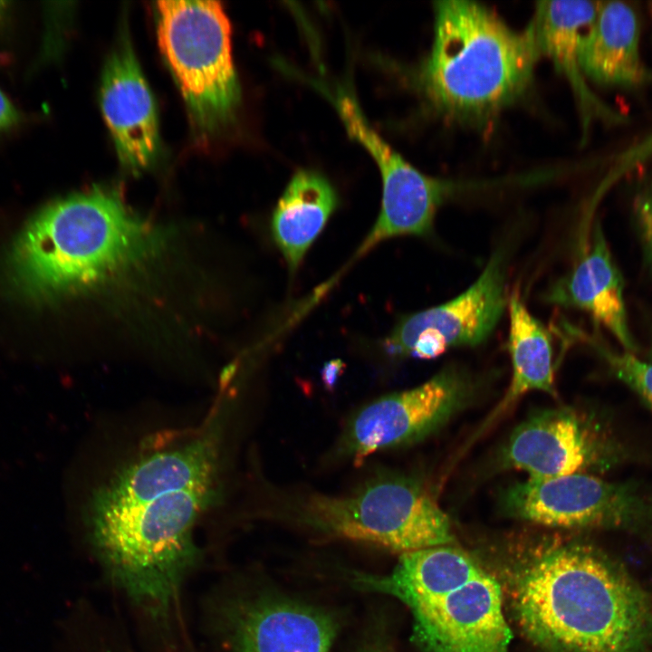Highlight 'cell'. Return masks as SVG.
<instances>
[{
  "mask_svg": "<svg viewBox=\"0 0 652 652\" xmlns=\"http://www.w3.org/2000/svg\"><path fill=\"white\" fill-rule=\"evenodd\" d=\"M512 605L524 635L551 652H646L652 641L651 595L585 545L532 557L514 580Z\"/></svg>",
  "mask_w": 652,
  "mask_h": 652,
  "instance_id": "cell-1",
  "label": "cell"
},
{
  "mask_svg": "<svg viewBox=\"0 0 652 652\" xmlns=\"http://www.w3.org/2000/svg\"><path fill=\"white\" fill-rule=\"evenodd\" d=\"M219 480L150 475L92 495V544L114 580L152 609L173 601L195 554L194 531Z\"/></svg>",
  "mask_w": 652,
  "mask_h": 652,
  "instance_id": "cell-2",
  "label": "cell"
},
{
  "mask_svg": "<svg viewBox=\"0 0 652 652\" xmlns=\"http://www.w3.org/2000/svg\"><path fill=\"white\" fill-rule=\"evenodd\" d=\"M160 241L116 193L92 188L36 214L15 243L13 269L28 294L62 297L125 273L149 258Z\"/></svg>",
  "mask_w": 652,
  "mask_h": 652,
  "instance_id": "cell-3",
  "label": "cell"
},
{
  "mask_svg": "<svg viewBox=\"0 0 652 652\" xmlns=\"http://www.w3.org/2000/svg\"><path fill=\"white\" fill-rule=\"evenodd\" d=\"M434 17L419 82L436 110L479 123L522 97L542 56L532 22L513 30L492 9L467 0L436 1Z\"/></svg>",
  "mask_w": 652,
  "mask_h": 652,
  "instance_id": "cell-4",
  "label": "cell"
},
{
  "mask_svg": "<svg viewBox=\"0 0 652 652\" xmlns=\"http://www.w3.org/2000/svg\"><path fill=\"white\" fill-rule=\"evenodd\" d=\"M156 12L158 45L192 124L199 135H214L232 122L241 98L224 7L216 1H159Z\"/></svg>",
  "mask_w": 652,
  "mask_h": 652,
  "instance_id": "cell-5",
  "label": "cell"
},
{
  "mask_svg": "<svg viewBox=\"0 0 652 652\" xmlns=\"http://www.w3.org/2000/svg\"><path fill=\"white\" fill-rule=\"evenodd\" d=\"M293 514L325 533L401 554L455 542L450 520L434 498L400 475L374 478L347 494H309Z\"/></svg>",
  "mask_w": 652,
  "mask_h": 652,
  "instance_id": "cell-6",
  "label": "cell"
},
{
  "mask_svg": "<svg viewBox=\"0 0 652 652\" xmlns=\"http://www.w3.org/2000/svg\"><path fill=\"white\" fill-rule=\"evenodd\" d=\"M336 108L349 136L371 155L382 179L377 222L357 252L361 255L398 235H427L439 206L473 185L427 176L407 162L370 126L354 96L340 91Z\"/></svg>",
  "mask_w": 652,
  "mask_h": 652,
  "instance_id": "cell-7",
  "label": "cell"
},
{
  "mask_svg": "<svg viewBox=\"0 0 652 652\" xmlns=\"http://www.w3.org/2000/svg\"><path fill=\"white\" fill-rule=\"evenodd\" d=\"M471 395L464 371L448 368L410 389L384 396L348 423L340 452L356 463L379 450L421 440L446 423Z\"/></svg>",
  "mask_w": 652,
  "mask_h": 652,
  "instance_id": "cell-8",
  "label": "cell"
},
{
  "mask_svg": "<svg viewBox=\"0 0 652 652\" xmlns=\"http://www.w3.org/2000/svg\"><path fill=\"white\" fill-rule=\"evenodd\" d=\"M506 254H492L479 277L452 300L407 315L385 341L396 356L434 359L447 350L485 340L500 320L505 294Z\"/></svg>",
  "mask_w": 652,
  "mask_h": 652,
  "instance_id": "cell-9",
  "label": "cell"
},
{
  "mask_svg": "<svg viewBox=\"0 0 652 652\" xmlns=\"http://www.w3.org/2000/svg\"><path fill=\"white\" fill-rule=\"evenodd\" d=\"M408 609L424 652H509L502 589L485 570L448 595Z\"/></svg>",
  "mask_w": 652,
  "mask_h": 652,
  "instance_id": "cell-10",
  "label": "cell"
},
{
  "mask_svg": "<svg viewBox=\"0 0 652 652\" xmlns=\"http://www.w3.org/2000/svg\"><path fill=\"white\" fill-rule=\"evenodd\" d=\"M616 456L597 426L569 408L539 412L521 423L503 446L500 463L529 478H550L603 467Z\"/></svg>",
  "mask_w": 652,
  "mask_h": 652,
  "instance_id": "cell-11",
  "label": "cell"
},
{
  "mask_svg": "<svg viewBox=\"0 0 652 652\" xmlns=\"http://www.w3.org/2000/svg\"><path fill=\"white\" fill-rule=\"evenodd\" d=\"M101 104L121 165L133 173L150 166L159 148L158 115L149 86L124 33L103 68Z\"/></svg>",
  "mask_w": 652,
  "mask_h": 652,
  "instance_id": "cell-12",
  "label": "cell"
},
{
  "mask_svg": "<svg viewBox=\"0 0 652 652\" xmlns=\"http://www.w3.org/2000/svg\"><path fill=\"white\" fill-rule=\"evenodd\" d=\"M613 506L612 483L588 473L528 478L508 487L502 497L506 514L565 529H605Z\"/></svg>",
  "mask_w": 652,
  "mask_h": 652,
  "instance_id": "cell-13",
  "label": "cell"
},
{
  "mask_svg": "<svg viewBox=\"0 0 652 652\" xmlns=\"http://www.w3.org/2000/svg\"><path fill=\"white\" fill-rule=\"evenodd\" d=\"M545 298L551 303L588 312L625 351L636 350L628 323L622 276L599 225L587 253L569 275L552 285Z\"/></svg>",
  "mask_w": 652,
  "mask_h": 652,
  "instance_id": "cell-14",
  "label": "cell"
},
{
  "mask_svg": "<svg viewBox=\"0 0 652 652\" xmlns=\"http://www.w3.org/2000/svg\"><path fill=\"white\" fill-rule=\"evenodd\" d=\"M639 22L624 2L599 3L581 35L578 58L582 74L603 85L631 87L652 80L639 53Z\"/></svg>",
  "mask_w": 652,
  "mask_h": 652,
  "instance_id": "cell-15",
  "label": "cell"
},
{
  "mask_svg": "<svg viewBox=\"0 0 652 652\" xmlns=\"http://www.w3.org/2000/svg\"><path fill=\"white\" fill-rule=\"evenodd\" d=\"M599 3L580 0L541 1L532 24L542 55L548 56L569 80L580 102L585 128L595 117L612 122L621 115L601 102L585 83L578 58L581 35L594 20Z\"/></svg>",
  "mask_w": 652,
  "mask_h": 652,
  "instance_id": "cell-16",
  "label": "cell"
},
{
  "mask_svg": "<svg viewBox=\"0 0 652 652\" xmlns=\"http://www.w3.org/2000/svg\"><path fill=\"white\" fill-rule=\"evenodd\" d=\"M484 570L468 552L448 544L402 553L392 572L360 581L410 608L448 595Z\"/></svg>",
  "mask_w": 652,
  "mask_h": 652,
  "instance_id": "cell-17",
  "label": "cell"
},
{
  "mask_svg": "<svg viewBox=\"0 0 652 652\" xmlns=\"http://www.w3.org/2000/svg\"><path fill=\"white\" fill-rule=\"evenodd\" d=\"M332 621L313 609L292 603L254 606L240 620L235 652H331Z\"/></svg>",
  "mask_w": 652,
  "mask_h": 652,
  "instance_id": "cell-18",
  "label": "cell"
},
{
  "mask_svg": "<svg viewBox=\"0 0 652 652\" xmlns=\"http://www.w3.org/2000/svg\"><path fill=\"white\" fill-rule=\"evenodd\" d=\"M337 204L333 187L321 174L302 169L291 178L273 211L272 233L292 273Z\"/></svg>",
  "mask_w": 652,
  "mask_h": 652,
  "instance_id": "cell-19",
  "label": "cell"
},
{
  "mask_svg": "<svg viewBox=\"0 0 652 652\" xmlns=\"http://www.w3.org/2000/svg\"><path fill=\"white\" fill-rule=\"evenodd\" d=\"M508 308V350L512 361V380L501 402L475 433L476 437L527 392L539 390L550 395L556 393L549 331L530 313L518 292L512 293Z\"/></svg>",
  "mask_w": 652,
  "mask_h": 652,
  "instance_id": "cell-20",
  "label": "cell"
},
{
  "mask_svg": "<svg viewBox=\"0 0 652 652\" xmlns=\"http://www.w3.org/2000/svg\"><path fill=\"white\" fill-rule=\"evenodd\" d=\"M588 340L608 363L614 375L652 409V363L641 360L631 352L614 351L596 340Z\"/></svg>",
  "mask_w": 652,
  "mask_h": 652,
  "instance_id": "cell-21",
  "label": "cell"
},
{
  "mask_svg": "<svg viewBox=\"0 0 652 652\" xmlns=\"http://www.w3.org/2000/svg\"><path fill=\"white\" fill-rule=\"evenodd\" d=\"M649 159H652V132L637 144L616 155L612 168L602 186L605 187V186L610 185Z\"/></svg>",
  "mask_w": 652,
  "mask_h": 652,
  "instance_id": "cell-22",
  "label": "cell"
},
{
  "mask_svg": "<svg viewBox=\"0 0 652 652\" xmlns=\"http://www.w3.org/2000/svg\"><path fill=\"white\" fill-rule=\"evenodd\" d=\"M634 214L646 253L652 262V179L635 197Z\"/></svg>",
  "mask_w": 652,
  "mask_h": 652,
  "instance_id": "cell-23",
  "label": "cell"
},
{
  "mask_svg": "<svg viewBox=\"0 0 652 652\" xmlns=\"http://www.w3.org/2000/svg\"><path fill=\"white\" fill-rule=\"evenodd\" d=\"M19 119L18 112L10 100L0 90V131L14 126Z\"/></svg>",
  "mask_w": 652,
  "mask_h": 652,
  "instance_id": "cell-24",
  "label": "cell"
},
{
  "mask_svg": "<svg viewBox=\"0 0 652 652\" xmlns=\"http://www.w3.org/2000/svg\"><path fill=\"white\" fill-rule=\"evenodd\" d=\"M343 369L344 364L340 360H334L324 364L321 370V379L328 390H333Z\"/></svg>",
  "mask_w": 652,
  "mask_h": 652,
  "instance_id": "cell-25",
  "label": "cell"
},
{
  "mask_svg": "<svg viewBox=\"0 0 652 652\" xmlns=\"http://www.w3.org/2000/svg\"><path fill=\"white\" fill-rule=\"evenodd\" d=\"M4 8H5V3H4V2H0V14H1V13L3 12Z\"/></svg>",
  "mask_w": 652,
  "mask_h": 652,
  "instance_id": "cell-26",
  "label": "cell"
}]
</instances>
